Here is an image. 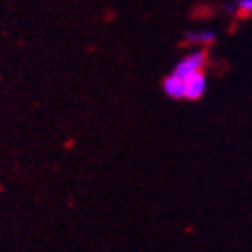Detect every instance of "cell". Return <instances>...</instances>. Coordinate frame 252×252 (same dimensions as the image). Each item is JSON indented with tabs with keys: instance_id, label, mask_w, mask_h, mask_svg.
I'll return each instance as SVG.
<instances>
[{
	"instance_id": "cell-5",
	"label": "cell",
	"mask_w": 252,
	"mask_h": 252,
	"mask_svg": "<svg viewBox=\"0 0 252 252\" xmlns=\"http://www.w3.org/2000/svg\"><path fill=\"white\" fill-rule=\"evenodd\" d=\"M238 8L242 14H252V0H242V2H238Z\"/></svg>"
},
{
	"instance_id": "cell-3",
	"label": "cell",
	"mask_w": 252,
	"mask_h": 252,
	"mask_svg": "<svg viewBox=\"0 0 252 252\" xmlns=\"http://www.w3.org/2000/svg\"><path fill=\"white\" fill-rule=\"evenodd\" d=\"M164 92L170 98H184V80L176 78L174 74L166 76L164 80Z\"/></svg>"
},
{
	"instance_id": "cell-2",
	"label": "cell",
	"mask_w": 252,
	"mask_h": 252,
	"mask_svg": "<svg viewBox=\"0 0 252 252\" xmlns=\"http://www.w3.org/2000/svg\"><path fill=\"white\" fill-rule=\"evenodd\" d=\"M204 90H206V76H204V72H196L190 78L184 80V98H188V100L200 98L204 94Z\"/></svg>"
},
{
	"instance_id": "cell-4",
	"label": "cell",
	"mask_w": 252,
	"mask_h": 252,
	"mask_svg": "<svg viewBox=\"0 0 252 252\" xmlns=\"http://www.w3.org/2000/svg\"><path fill=\"white\" fill-rule=\"evenodd\" d=\"M186 38L190 42H194V44H212L216 40V34L212 32V30H202V32H198V34H188Z\"/></svg>"
},
{
	"instance_id": "cell-1",
	"label": "cell",
	"mask_w": 252,
	"mask_h": 252,
	"mask_svg": "<svg viewBox=\"0 0 252 252\" xmlns=\"http://www.w3.org/2000/svg\"><path fill=\"white\" fill-rule=\"evenodd\" d=\"M204 62H206V54H204V52H192V54L184 56V58L178 62L172 74H174L176 78H180V80H186V78H190V76L196 74V72H202Z\"/></svg>"
}]
</instances>
